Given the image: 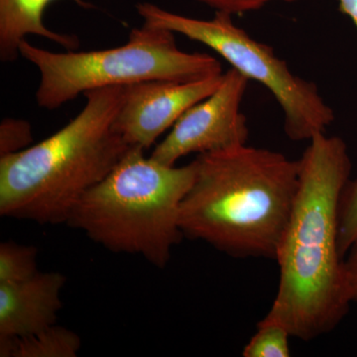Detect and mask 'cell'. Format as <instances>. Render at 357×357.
<instances>
[{
  "label": "cell",
  "mask_w": 357,
  "mask_h": 357,
  "mask_svg": "<svg viewBox=\"0 0 357 357\" xmlns=\"http://www.w3.org/2000/svg\"><path fill=\"white\" fill-rule=\"evenodd\" d=\"M182 202L185 238L234 258L276 259L300 184V159L241 145L199 154Z\"/></svg>",
  "instance_id": "2"
},
{
  "label": "cell",
  "mask_w": 357,
  "mask_h": 357,
  "mask_svg": "<svg viewBox=\"0 0 357 357\" xmlns=\"http://www.w3.org/2000/svg\"><path fill=\"white\" fill-rule=\"evenodd\" d=\"M38 249L6 241L0 244V284L27 280L38 273Z\"/></svg>",
  "instance_id": "12"
},
{
  "label": "cell",
  "mask_w": 357,
  "mask_h": 357,
  "mask_svg": "<svg viewBox=\"0 0 357 357\" xmlns=\"http://www.w3.org/2000/svg\"><path fill=\"white\" fill-rule=\"evenodd\" d=\"M357 241V180L349 181L338 204V246L345 258Z\"/></svg>",
  "instance_id": "14"
},
{
  "label": "cell",
  "mask_w": 357,
  "mask_h": 357,
  "mask_svg": "<svg viewBox=\"0 0 357 357\" xmlns=\"http://www.w3.org/2000/svg\"><path fill=\"white\" fill-rule=\"evenodd\" d=\"M81 345L76 333L54 325L27 337L0 340V356L76 357Z\"/></svg>",
  "instance_id": "11"
},
{
  "label": "cell",
  "mask_w": 357,
  "mask_h": 357,
  "mask_svg": "<svg viewBox=\"0 0 357 357\" xmlns=\"http://www.w3.org/2000/svg\"><path fill=\"white\" fill-rule=\"evenodd\" d=\"M344 267L351 288L352 302L357 303V241L345 256Z\"/></svg>",
  "instance_id": "17"
},
{
  "label": "cell",
  "mask_w": 357,
  "mask_h": 357,
  "mask_svg": "<svg viewBox=\"0 0 357 357\" xmlns=\"http://www.w3.org/2000/svg\"><path fill=\"white\" fill-rule=\"evenodd\" d=\"M66 277L38 272L27 280L0 284V340L27 337L56 325Z\"/></svg>",
  "instance_id": "9"
},
{
  "label": "cell",
  "mask_w": 357,
  "mask_h": 357,
  "mask_svg": "<svg viewBox=\"0 0 357 357\" xmlns=\"http://www.w3.org/2000/svg\"><path fill=\"white\" fill-rule=\"evenodd\" d=\"M351 171L337 136H314L300 159L299 189L275 259L278 290L263 321L304 342L335 330L354 303L338 246V204Z\"/></svg>",
  "instance_id": "1"
},
{
  "label": "cell",
  "mask_w": 357,
  "mask_h": 357,
  "mask_svg": "<svg viewBox=\"0 0 357 357\" xmlns=\"http://www.w3.org/2000/svg\"><path fill=\"white\" fill-rule=\"evenodd\" d=\"M84 96V109L64 128L34 146L0 157L2 217L66 223L82 197L128 153L130 145L114 128L121 86Z\"/></svg>",
  "instance_id": "3"
},
{
  "label": "cell",
  "mask_w": 357,
  "mask_h": 357,
  "mask_svg": "<svg viewBox=\"0 0 357 357\" xmlns=\"http://www.w3.org/2000/svg\"><path fill=\"white\" fill-rule=\"evenodd\" d=\"M195 1L211 7L215 13H227L232 16L259 10L270 2L282 1L292 3L297 0H195Z\"/></svg>",
  "instance_id": "16"
},
{
  "label": "cell",
  "mask_w": 357,
  "mask_h": 357,
  "mask_svg": "<svg viewBox=\"0 0 357 357\" xmlns=\"http://www.w3.org/2000/svg\"><path fill=\"white\" fill-rule=\"evenodd\" d=\"M131 146L109 175L77 202L66 225L82 230L115 253L141 255L163 269L185 238L180 227L183 199L196 167H176L147 158Z\"/></svg>",
  "instance_id": "4"
},
{
  "label": "cell",
  "mask_w": 357,
  "mask_h": 357,
  "mask_svg": "<svg viewBox=\"0 0 357 357\" xmlns=\"http://www.w3.org/2000/svg\"><path fill=\"white\" fill-rule=\"evenodd\" d=\"M249 79L230 68L218 88L190 107L155 147L151 158L168 166L192 153L222 151L245 145L248 119L241 112Z\"/></svg>",
  "instance_id": "7"
},
{
  "label": "cell",
  "mask_w": 357,
  "mask_h": 357,
  "mask_svg": "<svg viewBox=\"0 0 357 357\" xmlns=\"http://www.w3.org/2000/svg\"><path fill=\"white\" fill-rule=\"evenodd\" d=\"M136 10L143 24L206 45L232 69L269 89L283 112L284 129L291 140L310 141L326 133L335 121V112L319 95L316 84L294 74L271 47L249 36L234 24L229 14L215 13L211 20H198L171 13L151 2H140Z\"/></svg>",
  "instance_id": "6"
},
{
  "label": "cell",
  "mask_w": 357,
  "mask_h": 357,
  "mask_svg": "<svg viewBox=\"0 0 357 357\" xmlns=\"http://www.w3.org/2000/svg\"><path fill=\"white\" fill-rule=\"evenodd\" d=\"M222 76L192 82L152 79L123 86L114 130L130 146L149 149L190 107L211 96Z\"/></svg>",
  "instance_id": "8"
},
{
  "label": "cell",
  "mask_w": 357,
  "mask_h": 357,
  "mask_svg": "<svg viewBox=\"0 0 357 357\" xmlns=\"http://www.w3.org/2000/svg\"><path fill=\"white\" fill-rule=\"evenodd\" d=\"M175 33L133 28L122 46L103 50L55 53L23 40L22 58L40 73L38 107L56 109L93 89L152 81L192 82L223 74L220 61L206 53H187L176 44Z\"/></svg>",
  "instance_id": "5"
},
{
  "label": "cell",
  "mask_w": 357,
  "mask_h": 357,
  "mask_svg": "<svg viewBox=\"0 0 357 357\" xmlns=\"http://www.w3.org/2000/svg\"><path fill=\"white\" fill-rule=\"evenodd\" d=\"M340 11L349 18L357 29V0H338Z\"/></svg>",
  "instance_id": "18"
},
{
  "label": "cell",
  "mask_w": 357,
  "mask_h": 357,
  "mask_svg": "<svg viewBox=\"0 0 357 357\" xmlns=\"http://www.w3.org/2000/svg\"><path fill=\"white\" fill-rule=\"evenodd\" d=\"M291 333L279 324L261 321L243 351L244 357H289Z\"/></svg>",
  "instance_id": "13"
},
{
  "label": "cell",
  "mask_w": 357,
  "mask_h": 357,
  "mask_svg": "<svg viewBox=\"0 0 357 357\" xmlns=\"http://www.w3.org/2000/svg\"><path fill=\"white\" fill-rule=\"evenodd\" d=\"M56 0H0V60L13 62L20 57V46L28 35L42 37L60 45L68 51L77 50V35L49 29L44 23L47 7ZM79 6H89L82 0Z\"/></svg>",
  "instance_id": "10"
},
{
  "label": "cell",
  "mask_w": 357,
  "mask_h": 357,
  "mask_svg": "<svg viewBox=\"0 0 357 357\" xmlns=\"http://www.w3.org/2000/svg\"><path fill=\"white\" fill-rule=\"evenodd\" d=\"M33 140L29 121L4 119L0 124V157L17 153L29 147Z\"/></svg>",
  "instance_id": "15"
}]
</instances>
